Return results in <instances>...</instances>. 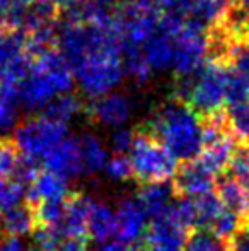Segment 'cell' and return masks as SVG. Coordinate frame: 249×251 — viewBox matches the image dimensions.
I'll list each match as a JSON object with an SVG mask.
<instances>
[{
	"label": "cell",
	"mask_w": 249,
	"mask_h": 251,
	"mask_svg": "<svg viewBox=\"0 0 249 251\" xmlns=\"http://www.w3.org/2000/svg\"><path fill=\"white\" fill-rule=\"evenodd\" d=\"M152 132L178 159L191 161L203 149V125L188 102L164 104L152 120Z\"/></svg>",
	"instance_id": "1"
},
{
	"label": "cell",
	"mask_w": 249,
	"mask_h": 251,
	"mask_svg": "<svg viewBox=\"0 0 249 251\" xmlns=\"http://www.w3.org/2000/svg\"><path fill=\"white\" fill-rule=\"evenodd\" d=\"M121 40L108 41L87 51L72 65V72L80 91L89 98H99L111 93L125 77Z\"/></svg>",
	"instance_id": "2"
},
{
	"label": "cell",
	"mask_w": 249,
	"mask_h": 251,
	"mask_svg": "<svg viewBox=\"0 0 249 251\" xmlns=\"http://www.w3.org/2000/svg\"><path fill=\"white\" fill-rule=\"evenodd\" d=\"M230 69L219 55L206 58L193 79L181 80L180 94L198 115L210 116L227 102V82Z\"/></svg>",
	"instance_id": "3"
},
{
	"label": "cell",
	"mask_w": 249,
	"mask_h": 251,
	"mask_svg": "<svg viewBox=\"0 0 249 251\" xmlns=\"http://www.w3.org/2000/svg\"><path fill=\"white\" fill-rule=\"evenodd\" d=\"M128 154L133 175L142 183H167L178 173L180 159L156 137L135 135Z\"/></svg>",
	"instance_id": "4"
},
{
	"label": "cell",
	"mask_w": 249,
	"mask_h": 251,
	"mask_svg": "<svg viewBox=\"0 0 249 251\" xmlns=\"http://www.w3.org/2000/svg\"><path fill=\"white\" fill-rule=\"evenodd\" d=\"M210 53V38L206 26L193 19L184 24L174 36L173 70L181 79H193L205 65Z\"/></svg>",
	"instance_id": "5"
},
{
	"label": "cell",
	"mask_w": 249,
	"mask_h": 251,
	"mask_svg": "<svg viewBox=\"0 0 249 251\" xmlns=\"http://www.w3.org/2000/svg\"><path fill=\"white\" fill-rule=\"evenodd\" d=\"M67 137V123L50 116H36L21 123L14 133V144L23 157L40 161Z\"/></svg>",
	"instance_id": "6"
},
{
	"label": "cell",
	"mask_w": 249,
	"mask_h": 251,
	"mask_svg": "<svg viewBox=\"0 0 249 251\" xmlns=\"http://www.w3.org/2000/svg\"><path fill=\"white\" fill-rule=\"evenodd\" d=\"M116 16L120 23L121 41L143 47V43L156 33L162 10L157 7L156 0H138L121 5Z\"/></svg>",
	"instance_id": "7"
},
{
	"label": "cell",
	"mask_w": 249,
	"mask_h": 251,
	"mask_svg": "<svg viewBox=\"0 0 249 251\" xmlns=\"http://www.w3.org/2000/svg\"><path fill=\"white\" fill-rule=\"evenodd\" d=\"M58 94L62 93L53 77L43 67L38 65L34 60H31L29 72L26 74V77L21 80L19 87H17V100H19L21 106L27 111H40V109L46 108L50 101L55 100Z\"/></svg>",
	"instance_id": "8"
},
{
	"label": "cell",
	"mask_w": 249,
	"mask_h": 251,
	"mask_svg": "<svg viewBox=\"0 0 249 251\" xmlns=\"http://www.w3.org/2000/svg\"><path fill=\"white\" fill-rule=\"evenodd\" d=\"M186 227L173 217L169 210L160 217L152 219V226L147 227V251H184Z\"/></svg>",
	"instance_id": "9"
},
{
	"label": "cell",
	"mask_w": 249,
	"mask_h": 251,
	"mask_svg": "<svg viewBox=\"0 0 249 251\" xmlns=\"http://www.w3.org/2000/svg\"><path fill=\"white\" fill-rule=\"evenodd\" d=\"M45 169L53 171L67 179L75 178L84 171L82 154H80V140L67 135L65 139L53 147L43 159Z\"/></svg>",
	"instance_id": "10"
},
{
	"label": "cell",
	"mask_w": 249,
	"mask_h": 251,
	"mask_svg": "<svg viewBox=\"0 0 249 251\" xmlns=\"http://www.w3.org/2000/svg\"><path fill=\"white\" fill-rule=\"evenodd\" d=\"M92 120L104 126L118 128L123 126L132 116V101L125 94L108 93L104 96L96 98L89 109Z\"/></svg>",
	"instance_id": "11"
},
{
	"label": "cell",
	"mask_w": 249,
	"mask_h": 251,
	"mask_svg": "<svg viewBox=\"0 0 249 251\" xmlns=\"http://www.w3.org/2000/svg\"><path fill=\"white\" fill-rule=\"evenodd\" d=\"M116 236L126 243L135 245L147 232L149 215L138 203V200L125 199L116 207Z\"/></svg>",
	"instance_id": "12"
},
{
	"label": "cell",
	"mask_w": 249,
	"mask_h": 251,
	"mask_svg": "<svg viewBox=\"0 0 249 251\" xmlns=\"http://www.w3.org/2000/svg\"><path fill=\"white\" fill-rule=\"evenodd\" d=\"M213 173H210L200 161H188L176 173V188L184 197L195 199L203 193L213 192Z\"/></svg>",
	"instance_id": "13"
},
{
	"label": "cell",
	"mask_w": 249,
	"mask_h": 251,
	"mask_svg": "<svg viewBox=\"0 0 249 251\" xmlns=\"http://www.w3.org/2000/svg\"><path fill=\"white\" fill-rule=\"evenodd\" d=\"M94 200L86 195H77L65 203V214H63L60 229L65 238L84 239L89 227V214L92 208Z\"/></svg>",
	"instance_id": "14"
},
{
	"label": "cell",
	"mask_w": 249,
	"mask_h": 251,
	"mask_svg": "<svg viewBox=\"0 0 249 251\" xmlns=\"http://www.w3.org/2000/svg\"><path fill=\"white\" fill-rule=\"evenodd\" d=\"M67 195H68V179L48 169L38 173L26 192L27 200L33 203H40L43 200H65Z\"/></svg>",
	"instance_id": "15"
},
{
	"label": "cell",
	"mask_w": 249,
	"mask_h": 251,
	"mask_svg": "<svg viewBox=\"0 0 249 251\" xmlns=\"http://www.w3.org/2000/svg\"><path fill=\"white\" fill-rule=\"evenodd\" d=\"M147 63L152 70H166L173 65L174 38L157 26L156 33L143 43L142 47Z\"/></svg>",
	"instance_id": "16"
},
{
	"label": "cell",
	"mask_w": 249,
	"mask_h": 251,
	"mask_svg": "<svg viewBox=\"0 0 249 251\" xmlns=\"http://www.w3.org/2000/svg\"><path fill=\"white\" fill-rule=\"evenodd\" d=\"M136 200L150 219L160 217L173 205V188L166 183H147Z\"/></svg>",
	"instance_id": "17"
},
{
	"label": "cell",
	"mask_w": 249,
	"mask_h": 251,
	"mask_svg": "<svg viewBox=\"0 0 249 251\" xmlns=\"http://www.w3.org/2000/svg\"><path fill=\"white\" fill-rule=\"evenodd\" d=\"M89 231L91 238L97 243L116 236V212L108 203L94 201L89 214Z\"/></svg>",
	"instance_id": "18"
},
{
	"label": "cell",
	"mask_w": 249,
	"mask_h": 251,
	"mask_svg": "<svg viewBox=\"0 0 249 251\" xmlns=\"http://www.w3.org/2000/svg\"><path fill=\"white\" fill-rule=\"evenodd\" d=\"M34 224H36V214H33L31 208L24 207L23 203L0 214V227L7 236H17V238L27 236L34 231Z\"/></svg>",
	"instance_id": "19"
},
{
	"label": "cell",
	"mask_w": 249,
	"mask_h": 251,
	"mask_svg": "<svg viewBox=\"0 0 249 251\" xmlns=\"http://www.w3.org/2000/svg\"><path fill=\"white\" fill-rule=\"evenodd\" d=\"M80 154H82L84 171L87 173L104 171V166L110 159V151L103 140L89 133L80 139Z\"/></svg>",
	"instance_id": "20"
},
{
	"label": "cell",
	"mask_w": 249,
	"mask_h": 251,
	"mask_svg": "<svg viewBox=\"0 0 249 251\" xmlns=\"http://www.w3.org/2000/svg\"><path fill=\"white\" fill-rule=\"evenodd\" d=\"M219 197L227 208L243 215L249 210V186L243 181L232 178H226L219 185Z\"/></svg>",
	"instance_id": "21"
},
{
	"label": "cell",
	"mask_w": 249,
	"mask_h": 251,
	"mask_svg": "<svg viewBox=\"0 0 249 251\" xmlns=\"http://www.w3.org/2000/svg\"><path fill=\"white\" fill-rule=\"evenodd\" d=\"M121 51H123V67L125 74L132 77L136 84H145L150 77V65L147 63V58L143 55L142 47L136 45L123 43L121 45Z\"/></svg>",
	"instance_id": "22"
},
{
	"label": "cell",
	"mask_w": 249,
	"mask_h": 251,
	"mask_svg": "<svg viewBox=\"0 0 249 251\" xmlns=\"http://www.w3.org/2000/svg\"><path fill=\"white\" fill-rule=\"evenodd\" d=\"M193 201H195V208H196V226H200L203 229L212 227L215 219L219 217V214L226 207L222 203V200H220V197L215 195L213 192L195 197Z\"/></svg>",
	"instance_id": "23"
},
{
	"label": "cell",
	"mask_w": 249,
	"mask_h": 251,
	"mask_svg": "<svg viewBox=\"0 0 249 251\" xmlns=\"http://www.w3.org/2000/svg\"><path fill=\"white\" fill-rule=\"evenodd\" d=\"M82 111V102L77 96L70 93L58 94L55 100L50 101V104L45 108V115L53 120H58L62 123H68L73 116H77Z\"/></svg>",
	"instance_id": "24"
},
{
	"label": "cell",
	"mask_w": 249,
	"mask_h": 251,
	"mask_svg": "<svg viewBox=\"0 0 249 251\" xmlns=\"http://www.w3.org/2000/svg\"><path fill=\"white\" fill-rule=\"evenodd\" d=\"M36 0H0V26L19 29L24 16Z\"/></svg>",
	"instance_id": "25"
},
{
	"label": "cell",
	"mask_w": 249,
	"mask_h": 251,
	"mask_svg": "<svg viewBox=\"0 0 249 251\" xmlns=\"http://www.w3.org/2000/svg\"><path fill=\"white\" fill-rule=\"evenodd\" d=\"M26 185L17 178H0V214L23 203Z\"/></svg>",
	"instance_id": "26"
},
{
	"label": "cell",
	"mask_w": 249,
	"mask_h": 251,
	"mask_svg": "<svg viewBox=\"0 0 249 251\" xmlns=\"http://www.w3.org/2000/svg\"><path fill=\"white\" fill-rule=\"evenodd\" d=\"M17 93L0 86V135L10 132L17 122Z\"/></svg>",
	"instance_id": "27"
},
{
	"label": "cell",
	"mask_w": 249,
	"mask_h": 251,
	"mask_svg": "<svg viewBox=\"0 0 249 251\" xmlns=\"http://www.w3.org/2000/svg\"><path fill=\"white\" fill-rule=\"evenodd\" d=\"M227 122H229L230 130L237 139L249 142V101L229 104Z\"/></svg>",
	"instance_id": "28"
},
{
	"label": "cell",
	"mask_w": 249,
	"mask_h": 251,
	"mask_svg": "<svg viewBox=\"0 0 249 251\" xmlns=\"http://www.w3.org/2000/svg\"><path fill=\"white\" fill-rule=\"evenodd\" d=\"M184 251H226V246H224V239H220L215 232L202 227L186 239Z\"/></svg>",
	"instance_id": "29"
},
{
	"label": "cell",
	"mask_w": 249,
	"mask_h": 251,
	"mask_svg": "<svg viewBox=\"0 0 249 251\" xmlns=\"http://www.w3.org/2000/svg\"><path fill=\"white\" fill-rule=\"evenodd\" d=\"M210 229L220 239H232V236L241 229V214L224 207V210L219 214V217L215 219Z\"/></svg>",
	"instance_id": "30"
},
{
	"label": "cell",
	"mask_w": 249,
	"mask_h": 251,
	"mask_svg": "<svg viewBox=\"0 0 249 251\" xmlns=\"http://www.w3.org/2000/svg\"><path fill=\"white\" fill-rule=\"evenodd\" d=\"M63 232L58 226H41L33 234L36 251H58L63 243Z\"/></svg>",
	"instance_id": "31"
},
{
	"label": "cell",
	"mask_w": 249,
	"mask_h": 251,
	"mask_svg": "<svg viewBox=\"0 0 249 251\" xmlns=\"http://www.w3.org/2000/svg\"><path fill=\"white\" fill-rule=\"evenodd\" d=\"M23 159L19 157L16 144L0 140V178H14Z\"/></svg>",
	"instance_id": "32"
},
{
	"label": "cell",
	"mask_w": 249,
	"mask_h": 251,
	"mask_svg": "<svg viewBox=\"0 0 249 251\" xmlns=\"http://www.w3.org/2000/svg\"><path fill=\"white\" fill-rule=\"evenodd\" d=\"M249 101V79L230 69L229 82H227V104Z\"/></svg>",
	"instance_id": "33"
},
{
	"label": "cell",
	"mask_w": 249,
	"mask_h": 251,
	"mask_svg": "<svg viewBox=\"0 0 249 251\" xmlns=\"http://www.w3.org/2000/svg\"><path fill=\"white\" fill-rule=\"evenodd\" d=\"M63 214H65V203L63 200H43L38 207V219L45 226H58L60 227Z\"/></svg>",
	"instance_id": "34"
},
{
	"label": "cell",
	"mask_w": 249,
	"mask_h": 251,
	"mask_svg": "<svg viewBox=\"0 0 249 251\" xmlns=\"http://www.w3.org/2000/svg\"><path fill=\"white\" fill-rule=\"evenodd\" d=\"M104 173L110 179L113 181H125L133 175V168L130 157L123 154H116L114 157H110L104 166Z\"/></svg>",
	"instance_id": "35"
},
{
	"label": "cell",
	"mask_w": 249,
	"mask_h": 251,
	"mask_svg": "<svg viewBox=\"0 0 249 251\" xmlns=\"http://www.w3.org/2000/svg\"><path fill=\"white\" fill-rule=\"evenodd\" d=\"M229 169L234 178L249 186V147L248 146L239 147V149L234 151L232 159L229 162Z\"/></svg>",
	"instance_id": "36"
},
{
	"label": "cell",
	"mask_w": 249,
	"mask_h": 251,
	"mask_svg": "<svg viewBox=\"0 0 249 251\" xmlns=\"http://www.w3.org/2000/svg\"><path fill=\"white\" fill-rule=\"evenodd\" d=\"M229 55L232 60V70L249 79V43L237 41L229 47Z\"/></svg>",
	"instance_id": "37"
},
{
	"label": "cell",
	"mask_w": 249,
	"mask_h": 251,
	"mask_svg": "<svg viewBox=\"0 0 249 251\" xmlns=\"http://www.w3.org/2000/svg\"><path fill=\"white\" fill-rule=\"evenodd\" d=\"M169 212L173 214V217L180 222L184 227H191L196 226V208H195V201L193 199L186 197L184 200H180L178 203H173L169 208Z\"/></svg>",
	"instance_id": "38"
},
{
	"label": "cell",
	"mask_w": 249,
	"mask_h": 251,
	"mask_svg": "<svg viewBox=\"0 0 249 251\" xmlns=\"http://www.w3.org/2000/svg\"><path fill=\"white\" fill-rule=\"evenodd\" d=\"M133 139H135V135H133L132 130L118 126L113 132V135H111L110 146H111V149H113V152H116V154H125V152H128L130 147H132Z\"/></svg>",
	"instance_id": "39"
},
{
	"label": "cell",
	"mask_w": 249,
	"mask_h": 251,
	"mask_svg": "<svg viewBox=\"0 0 249 251\" xmlns=\"http://www.w3.org/2000/svg\"><path fill=\"white\" fill-rule=\"evenodd\" d=\"M94 251H135V246L132 243H126L123 239H106V241H101L99 245L96 246Z\"/></svg>",
	"instance_id": "40"
},
{
	"label": "cell",
	"mask_w": 249,
	"mask_h": 251,
	"mask_svg": "<svg viewBox=\"0 0 249 251\" xmlns=\"http://www.w3.org/2000/svg\"><path fill=\"white\" fill-rule=\"evenodd\" d=\"M230 251H249V229L237 231L232 236V246Z\"/></svg>",
	"instance_id": "41"
},
{
	"label": "cell",
	"mask_w": 249,
	"mask_h": 251,
	"mask_svg": "<svg viewBox=\"0 0 249 251\" xmlns=\"http://www.w3.org/2000/svg\"><path fill=\"white\" fill-rule=\"evenodd\" d=\"M0 251H26V246L17 236H7L2 243H0Z\"/></svg>",
	"instance_id": "42"
},
{
	"label": "cell",
	"mask_w": 249,
	"mask_h": 251,
	"mask_svg": "<svg viewBox=\"0 0 249 251\" xmlns=\"http://www.w3.org/2000/svg\"><path fill=\"white\" fill-rule=\"evenodd\" d=\"M58 251H86L82 239H75V238H67V241H63L60 245Z\"/></svg>",
	"instance_id": "43"
},
{
	"label": "cell",
	"mask_w": 249,
	"mask_h": 251,
	"mask_svg": "<svg viewBox=\"0 0 249 251\" xmlns=\"http://www.w3.org/2000/svg\"><path fill=\"white\" fill-rule=\"evenodd\" d=\"M237 12L241 14L243 21L246 23V26L249 27V0H241L239 2V10Z\"/></svg>",
	"instance_id": "44"
},
{
	"label": "cell",
	"mask_w": 249,
	"mask_h": 251,
	"mask_svg": "<svg viewBox=\"0 0 249 251\" xmlns=\"http://www.w3.org/2000/svg\"><path fill=\"white\" fill-rule=\"evenodd\" d=\"M116 2H120L121 5H126V3H133V2H138V0H116Z\"/></svg>",
	"instance_id": "45"
}]
</instances>
